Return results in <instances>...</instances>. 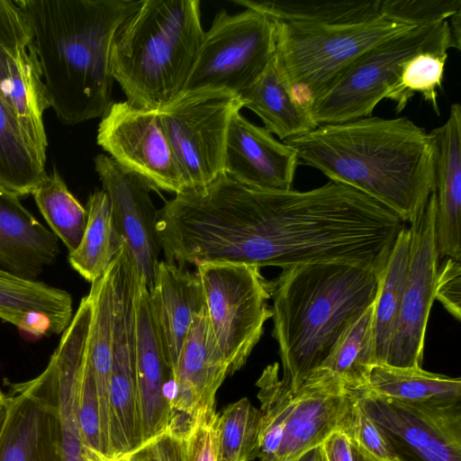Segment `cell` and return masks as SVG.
<instances>
[{
  "mask_svg": "<svg viewBox=\"0 0 461 461\" xmlns=\"http://www.w3.org/2000/svg\"><path fill=\"white\" fill-rule=\"evenodd\" d=\"M330 181L350 185L410 222L435 192V143L407 117L369 116L283 141Z\"/></svg>",
  "mask_w": 461,
  "mask_h": 461,
  "instance_id": "cell-1",
  "label": "cell"
},
{
  "mask_svg": "<svg viewBox=\"0 0 461 461\" xmlns=\"http://www.w3.org/2000/svg\"><path fill=\"white\" fill-rule=\"evenodd\" d=\"M142 0H14L24 15L49 107L67 125L102 117L112 102V47Z\"/></svg>",
  "mask_w": 461,
  "mask_h": 461,
  "instance_id": "cell-2",
  "label": "cell"
},
{
  "mask_svg": "<svg viewBox=\"0 0 461 461\" xmlns=\"http://www.w3.org/2000/svg\"><path fill=\"white\" fill-rule=\"evenodd\" d=\"M274 22L275 60L293 100L308 110L356 59L414 26L380 13V0L253 1Z\"/></svg>",
  "mask_w": 461,
  "mask_h": 461,
  "instance_id": "cell-3",
  "label": "cell"
},
{
  "mask_svg": "<svg viewBox=\"0 0 461 461\" xmlns=\"http://www.w3.org/2000/svg\"><path fill=\"white\" fill-rule=\"evenodd\" d=\"M270 284L282 378L294 390L375 303L379 276L354 265L315 263L282 269Z\"/></svg>",
  "mask_w": 461,
  "mask_h": 461,
  "instance_id": "cell-4",
  "label": "cell"
},
{
  "mask_svg": "<svg viewBox=\"0 0 461 461\" xmlns=\"http://www.w3.org/2000/svg\"><path fill=\"white\" fill-rule=\"evenodd\" d=\"M204 31L198 0H142L113 42L114 81L131 104L158 112L185 87Z\"/></svg>",
  "mask_w": 461,
  "mask_h": 461,
  "instance_id": "cell-5",
  "label": "cell"
},
{
  "mask_svg": "<svg viewBox=\"0 0 461 461\" xmlns=\"http://www.w3.org/2000/svg\"><path fill=\"white\" fill-rule=\"evenodd\" d=\"M260 402L258 461H297L336 431L351 435L360 390L323 369L294 390L267 366L256 383Z\"/></svg>",
  "mask_w": 461,
  "mask_h": 461,
  "instance_id": "cell-6",
  "label": "cell"
},
{
  "mask_svg": "<svg viewBox=\"0 0 461 461\" xmlns=\"http://www.w3.org/2000/svg\"><path fill=\"white\" fill-rule=\"evenodd\" d=\"M455 49L448 20L414 26L374 45L319 95L308 111L317 126L369 117L398 78L403 63L422 51Z\"/></svg>",
  "mask_w": 461,
  "mask_h": 461,
  "instance_id": "cell-7",
  "label": "cell"
},
{
  "mask_svg": "<svg viewBox=\"0 0 461 461\" xmlns=\"http://www.w3.org/2000/svg\"><path fill=\"white\" fill-rule=\"evenodd\" d=\"M273 20L248 7L230 14L220 11L204 32L184 93L227 91L239 95L253 85L275 57Z\"/></svg>",
  "mask_w": 461,
  "mask_h": 461,
  "instance_id": "cell-8",
  "label": "cell"
},
{
  "mask_svg": "<svg viewBox=\"0 0 461 461\" xmlns=\"http://www.w3.org/2000/svg\"><path fill=\"white\" fill-rule=\"evenodd\" d=\"M195 273L211 330L232 375L246 364L272 318L270 281L259 267L244 264L200 263Z\"/></svg>",
  "mask_w": 461,
  "mask_h": 461,
  "instance_id": "cell-9",
  "label": "cell"
},
{
  "mask_svg": "<svg viewBox=\"0 0 461 461\" xmlns=\"http://www.w3.org/2000/svg\"><path fill=\"white\" fill-rule=\"evenodd\" d=\"M243 107L235 94L201 91L184 93L158 112L185 192L203 188L224 174L229 125Z\"/></svg>",
  "mask_w": 461,
  "mask_h": 461,
  "instance_id": "cell-10",
  "label": "cell"
},
{
  "mask_svg": "<svg viewBox=\"0 0 461 461\" xmlns=\"http://www.w3.org/2000/svg\"><path fill=\"white\" fill-rule=\"evenodd\" d=\"M113 290L112 369L109 391V456L142 444L135 368V286L137 271L129 261L110 268Z\"/></svg>",
  "mask_w": 461,
  "mask_h": 461,
  "instance_id": "cell-11",
  "label": "cell"
},
{
  "mask_svg": "<svg viewBox=\"0 0 461 461\" xmlns=\"http://www.w3.org/2000/svg\"><path fill=\"white\" fill-rule=\"evenodd\" d=\"M368 416L409 461H461V401L400 402L359 391Z\"/></svg>",
  "mask_w": 461,
  "mask_h": 461,
  "instance_id": "cell-12",
  "label": "cell"
},
{
  "mask_svg": "<svg viewBox=\"0 0 461 461\" xmlns=\"http://www.w3.org/2000/svg\"><path fill=\"white\" fill-rule=\"evenodd\" d=\"M101 118L96 140L110 158L141 176L153 189L175 195L185 192L158 112L124 101L113 103Z\"/></svg>",
  "mask_w": 461,
  "mask_h": 461,
  "instance_id": "cell-13",
  "label": "cell"
},
{
  "mask_svg": "<svg viewBox=\"0 0 461 461\" xmlns=\"http://www.w3.org/2000/svg\"><path fill=\"white\" fill-rule=\"evenodd\" d=\"M436 195L410 221L409 267L395 329L384 365L421 367L425 333L435 300L434 289L439 265L434 221Z\"/></svg>",
  "mask_w": 461,
  "mask_h": 461,
  "instance_id": "cell-14",
  "label": "cell"
},
{
  "mask_svg": "<svg viewBox=\"0 0 461 461\" xmlns=\"http://www.w3.org/2000/svg\"><path fill=\"white\" fill-rule=\"evenodd\" d=\"M0 461H66L54 364L26 382L7 383Z\"/></svg>",
  "mask_w": 461,
  "mask_h": 461,
  "instance_id": "cell-15",
  "label": "cell"
},
{
  "mask_svg": "<svg viewBox=\"0 0 461 461\" xmlns=\"http://www.w3.org/2000/svg\"><path fill=\"white\" fill-rule=\"evenodd\" d=\"M0 87L26 138L46 160L43 115L50 107L31 30L12 0H0Z\"/></svg>",
  "mask_w": 461,
  "mask_h": 461,
  "instance_id": "cell-16",
  "label": "cell"
},
{
  "mask_svg": "<svg viewBox=\"0 0 461 461\" xmlns=\"http://www.w3.org/2000/svg\"><path fill=\"white\" fill-rule=\"evenodd\" d=\"M94 162L102 190L109 198L115 226L150 291L161 250L156 229L158 210L149 194L153 187L107 155H97Z\"/></svg>",
  "mask_w": 461,
  "mask_h": 461,
  "instance_id": "cell-17",
  "label": "cell"
},
{
  "mask_svg": "<svg viewBox=\"0 0 461 461\" xmlns=\"http://www.w3.org/2000/svg\"><path fill=\"white\" fill-rule=\"evenodd\" d=\"M228 375L230 365L204 308L194 316L172 371L168 428L184 435L200 413L215 408L216 393Z\"/></svg>",
  "mask_w": 461,
  "mask_h": 461,
  "instance_id": "cell-18",
  "label": "cell"
},
{
  "mask_svg": "<svg viewBox=\"0 0 461 461\" xmlns=\"http://www.w3.org/2000/svg\"><path fill=\"white\" fill-rule=\"evenodd\" d=\"M134 303L135 368L143 443L168 429L172 372L158 336L147 284L139 273Z\"/></svg>",
  "mask_w": 461,
  "mask_h": 461,
  "instance_id": "cell-19",
  "label": "cell"
},
{
  "mask_svg": "<svg viewBox=\"0 0 461 461\" xmlns=\"http://www.w3.org/2000/svg\"><path fill=\"white\" fill-rule=\"evenodd\" d=\"M299 158L295 151L276 140L265 128L236 113L230 122L224 151V174L257 188L292 189Z\"/></svg>",
  "mask_w": 461,
  "mask_h": 461,
  "instance_id": "cell-20",
  "label": "cell"
},
{
  "mask_svg": "<svg viewBox=\"0 0 461 461\" xmlns=\"http://www.w3.org/2000/svg\"><path fill=\"white\" fill-rule=\"evenodd\" d=\"M429 134L435 143V243L438 258L461 261V106Z\"/></svg>",
  "mask_w": 461,
  "mask_h": 461,
  "instance_id": "cell-21",
  "label": "cell"
},
{
  "mask_svg": "<svg viewBox=\"0 0 461 461\" xmlns=\"http://www.w3.org/2000/svg\"><path fill=\"white\" fill-rule=\"evenodd\" d=\"M149 303L158 336L173 371L194 318L205 308L198 275L167 261H159Z\"/></svg>",
  "mask_w": 461,
  "mask_h": 461,
  "instance_id": "cell-22",
  "label": "cell"
},
{
  "mask_svg": "<svg viewBox=\"0 0 461 461\" xmlns=\"http://www.w3.org/2000/svg\"><path fill=\"white\" fill-rule=\"evenodd\" d=\"M59 255V239L22 203L20 196L0 185V265L36 280Z\"/></svg>",
  "mask_w": 461,
  "mask_h": 461,
  "instance_id": "cell-23",
  "label": "cell"
},
{
  "mask_svg": "<svg viewBox=\"0 0 461 461\" xmlns=\"http://www.w3.org/2000/svg\"><path fill=\"white\" fill-rule=\"evenodd\" d=\"M71 294L46 283L20 277L0 268V320L40 338L47 318L54 334H62L73 319Z\"/></svg>",
  "mask_w": 461,
  "mask_h": 461,
  "instance_id": "cell-24",
  "label": "cell"
},
{
  "mask_svg": "<svg viewBox=\"0 0 461 461\" xmlns=\"http://www.w3.org/2000/svg\"><path fill=\"white\" fill-rule=\"evenodd\" d=\"M91 316L92 299L87 294L81 299L69 326L62 333L50 358L57 375L66 461H82L77 410Z\"/></svg>",
  "mask_w": 461,
  "mask_h": 461,
  "instance_id": "cell-25",
  "label": "cell"
},
{
  "mask_svg": "<svg viewBox=\"0 0 461 461\" xmlns=\"http://www.w3.org/2000/svg\"><path fill=\"white\" fill-rule=\"evenodd\" d=\"M92 316L87 339V358L93 371L100 419L101 450L110 456L109 391L112 369L113 290L110 268L91 284Z\"/></svg>",
  "mask_w": 461,
  "mask_h": 461,
  "instance_id": "cell-26",
  "label": "cell"
},
{
  "mask_svg": "<svg viewBox=\"0 0 461 461\" xmlns=\"http://www.w3.org/2000/svg\"><path fill=\"white\" fill-rule=\"evenodd\" d=\"M239 96L244 107L262 120L264 128L283 141L317 127L309 111L293 100L275 57L258 79Z\"/></svg>",
  "mask_w": 461,
  "mask_h": 461,
  "instance_id": "cell-27",
  "label": "cell"
},
{
  "mask_svg": "<svg viewBox=\"0 0 461 461\" xmlns=\"http://www.w3.org/2000/svg\"><path fill=\"white\" fill-rule=\"evenodd\" d=\"M86 209V230L78 247L68 253V262L92 284L104 276L125 243L115 226L111 203L104 190L89 195Z\"/></svg>",
  "mask_w": 461,
  "mask_h": 461,
  "instance_id": "cell-28",
  "label": "cell"
},
{
  "mask_svg": "<svg viewBox=\"0 0 461 461\" xmlns=\"http://www.w3.org/2000/svg\"><path fill=\"white\" fill-rule=\"evenodd\" d=\"M365 390L373 395L400 402L461 401V379L435 374L422 367L375 365Z\"/></svg>",
  "mask_w": 461,
  "mask_h": 461,
  "instance_id": "cell-29",
  "label": "cell"
},
{
  "mask_svg": "<svg viewBox=\"0 0 461 461\" xmlns=\"http://www.w3.org/2000/svg\"><path fill=\"white\" fill-rule=\"evenodd\" d=\"M43 159L26 138L0 87V185L20 197L47 176Z\"/></svg>",
  "mask_w": 461,
  "mask_h": 461,
  "instance_id": "cell-30",
  "label": "cell"
},
{
  "mask_svg": "<svg viewBox=\"0 0 461 461\" xmlns=\"http://www.w3.org/2000/svg\"><path fill=\"white\" fill-rule=\"evenodd\" d=\"M409 252L410 233L405 227L400 232L387 264L379 276L373 313L375 365L386 362L405 287Z\"/></svg>",
  "mask_w": 461,
  "mask_h": 461,
  "instance_id": "cell-31",
  "label": "cell"
},
{
  "mask_svg": "<svg viewBox=\"0 0 461 461\" xmlns=\"http://www.w3.org/2000/svg\"><path fill=\"white\" fill-rule=\"evenodd\" d=\"M374 303L350 325L319 367L356 390L366 386L371 368L376 364Z\"/></svg>",
  "mask_w": 461,
  "mask_h": 461,
  "instance_id": "cell-32",
  "label": "cell"
},
{
  "mask_svg": "<svg viewBox=\"0 0 461 461\" xmlns=\"http://www.w3.org/2000/svg\"><path fill=\"white\" fill-rule=\"evenodd\" d=\"M56 237L74 251L84 235L87 212L53 167L31 194Z\"/></svg>",
  "mask_w": 461,
  "mask_h": 461,
  "instance_id": "cell-33",
  "label": "cell"
},
{
  "mask_svg": "<svg viewBox=\"0 0 461 461\" xmlns=\"http://www.w3.org/2000/svg\"><path fill=\"white\" fill-rule=\"evenodd\" d=\"M447 52L422 51L408 59L385 98L395 103L397 113L403 111L416 93L440 115L437 88H441Z\"/></svg>",
  "mask_w": 461,
  "mask_h": 461,
  "instance_id": "cell-34",
  "label": "cell"
},
{
  "mask_svg": "<svg viewBox=\"0 0 461 461\" xmlns=\"http://www.w3.org/2000/svg\"><path fill=\"white\" fill-rule=\"evenodd\" d=\"M261 412L248 398L224 408L219 418L221 461H253L259 452Z\"/></svg>",
  "mask_w": 461,
  "mask_h": 461,
  "instance_id": "cell-35",
  "label": "cell"
},
{
  "mask_svg": "<svg viewBox=\"0 0 461 461\" xmlns=\"http://www.w3.org/2000/svg\"><path fill=\"white\" fill-rule=\"evenodd\" d=\"M459 9L461 0H380L383 15L411 26L448 20Z\"/></svg>",
  "mask_w": 461,
  "mask_h": 461,
  "instance_id": "cell-36",
  "label": "cell"
},
{
  "mask_svg": "<svg viewBox=\"0 0 461 461\" xmlns=\"http://www.w3.org/2000/svg\"><path fill=\"white\" fill-rule=\"evenodd\" d=\"M77 422L81 451L102 453L97 394L87 355L79 391Z\"/></svg>",
  "mask_w": 461,
  "mask_h": 461,
  "instance_id": "cell-37",
  "label": "cell"
},
{
  "mask_svg": "<svg viewBox=\"0 0 461 461\" xmlns=\"http://www.w3.org/2000/svg\"><path fill=\"white\" fill-rule=\"evenodd\" d=\"M219 418L215 408L196 417L184 436L189 461H221Z\"/></svg>",
  "mask_w": 461,
  "mask_h": 461,
  "instance_id": "cell-38",
  "label": "cell"
},
{
  "mask_svg": "<svg viewBox=\"0 0 461 461\" xmlns=\"http://www.w3.org/2000/svg\"><path fill=\"white\" fill-rule=\"evenodd\" d=\"M351 440L378 461H393L395 453L384 431L364 410L359 393L354 411Z\"/></svg>",
  "mask_w": 461,
  "mask_h": 461,
  "instance_id": "cell-39",
  "label": "cell"
},
{
  "mask_svg": "<svg viewBox=\"0 0 461 461\" xmlns=\"http://www.w3.org/2000/svg\"><path fill=\"white\" fill-rule=\"evenodd\" d=\"M123 456L126 461H189L184 437L170 429Z\"/></svg>",
  "mask_w": 461,
  "mask_h": 461,
  "instance_id": "cell-40",
  "label": "cell"
},
{
  "mask_svg": "<svg viewBox=\"0 0 461 461\" xmlns=\"http://www.w3.org/2000/svg\"><path fill=\"white\" fill-rule=\"evenodd\" d=\"M435 300L457 321L461 318V264L459 260L445 258L438 265L434 289Z\"/></svg>",
  "mask_w": 461,
  "mask_h": 461,
  "instance_id": "cell-41",
  "label": "cell"
},
{
  "mask_svg": "<svg viewBox=\"0 0 461 461\" xmlns=\"http://www.w3.org/2000/svg\"><path fill=\"white\" fill-rule=\"evenodd\" d=\"M320 461H355L350 436L344 431H336L319 447Z\"/></svg>",
  "mask_w": 461,
  "mask_h": 461,
  "instance_id": "cell-42",
  "label": "cell"
},
{
  "mask_svg": "<svg viewBox=\"0 0 461 461\" xmlns=\"http://www.w3.org/2000/svg\"><path fill=\"white\" fill-rule=\"evenodd\" d=\"M451 37L455 49L460 50L461 48V9L457 10L448 19Z\"/></svg>",
  "mask_w": 461,
  "mask_h": 461,
  "instance_id": "cell-43",
  "label": "cell"
},
{
  "mask_svg": "<svg viewBox=\"0 0 461 461\" xmlns=\"http://www.w3.org/2000/svg\"><path fill=\"white\" fill-rule=\"evenodd\" d=\"M82 461H126L123 456H107L100 452L84 450L81 452Z\"/></svg>",
  "mask_w": 461,
  "mask_h": 461,
  "instance_id": "cell-44",
  "label": "cell"
},
{
  "mask_svg": "<svg viewBox=\"0 0 461 461\" xmlns=\"http://www.w3.org/2000/svg\"><path fill=\"white\" fill-rule=\"evenodd\" d=\"M8 411V398L6 393L0 390V437L5 427Z\"/></svg>",
  "mask_w": 461,
  "mask_h": 461,
  "instance_id": "cell-45",
  "label": "cell"
},
{
  "mask_svg": "<svg viewBox=\"0 0 461 461\" xmlns=\"http://www.w3.org/2000/svg\"><path fill=\"white\" fill-rule=\"evenodd\" d=\"M353 450L355 456V461H378L372 456H370L366 450H364L361 447L357 445L352 441Z\"/></svg>",
  "mask_w": 461,
  "mask_h": 461,
  "instance_id": "cell-46",
  "label": "cell"
},
{
  "mask_svg": "<svg viewBox=\"0 0 461 461\" xmlns=\"http://www.w3.org/2000/svg\"><path fill=\"white\" fill-rule=\"evenodd\" d=\"M297 461H320L319 448H313L303 455Z\"/></svg>",
  "mask_w": 461,
  "mask_h": 461,
  "instance_id": "cell-47",
  "label": "cell"
},
{
  "mask_svg": "<svg viewBox=\"0 0 461 461\" xmlns=\"http://www.w3.org/2000/svg\"><path fill=\"white\" fill-rule=\"evenodd\" d=\"M393 461H409V460H407V459H405V458H403V457H402V456H400L395 454Z\"/></svg>",
  "mask_w": 461,
  "mask_h": 461,
  "instance_id": "cell-48",
  "label": "cell"
}]
</instances>
